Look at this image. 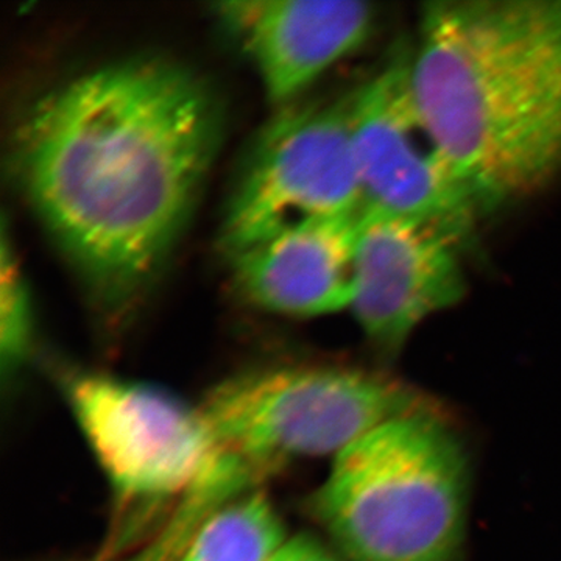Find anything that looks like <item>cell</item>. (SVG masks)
Here are the masks:
<instances>
[{"label":"cell","mask_w":561,"mask_h":561,"mask_svg":"<svg viewBox=\"0 0 561 561\" xmlns=\"http://www.w3.org/2000/svg\"><path fill=\"white\" fill-rule=\"evenodd\" d=\"M468 471L435 412L391 420L334 457L313 507L351 561H456Z\"/></svg>","instance_id":"cell-3"},{"label":"cell","mask_w":561,"mask_h":561,"mask_svg":"<svg viewBox=\"0 0 561 561\" xmlns=\"http://www.w3.org/2000/svg\"><path fill=\"white\" fill-rule=\"evenodd\" d=\"M360 217L308 221L231 256L243 297L297 319L350 309Z\"/></svg>","instance_id":"cell-10"},{"label":"cell","mask_w":561,"mask_h":561,"mask_svg":"<svg viewBox=\"0 0 561 561\" xmlns=\"http://www.w3.org/2000/svg\"><path fill=\"white\" fill-rule=\"evenodd\" d=\"M354 105L356 90L283 106L264 128L225 213L221 245L230 257L308 221L364 213Z\"/></svg>","instance_id":"cell-5"},{"label":"cell","mask_w":561,"mask_h":561,"mask_svg":"<svg viewBox=\"0 0 561 561\" xmlns=\"http://www.w3.org/2000/svg\"><path fill=\"white\" fill-rule=\"evenodd\" d=\"M411 87L482 210L561 175V0L427 3Z\"/></svg>","instance_id":"cell-2"},{"label":"cell","mask_w":561,"mask_h":561,"mask_svg":"<svg viewBox=\"0 0 561 561\" xmlns=\"http://www.w3.org/2000/svg\"><path fill=\"white\" fill-rule=\"evenodd\" d=\"M271 561H339L320 541L308 535L287 537Z\"/></svg>","instance_id":"cell-13"},{"label":"cell","mask_w":561,"mask_h":561,"mask_svg":"<svg viewBox=\"0 0 561 561\" xmlns=\"http://www.w3.org/2000/svg\"><path fill=\"white\" fill-rule=\"evenodd\" d=\"M465 242L430 221L362 213L350 309L379 350L397 354L427 317L461 300Z\"/></svg>","instance_id":"cell-8"},{"label":"cell","mask_w":561,"mask_h":561,"mask_svg":"<svg viewBox=\"0 0 561 561\" xmlns=\"http://www.w3.org/2000/svg\"><path fill=\"white\" fill-rule=\"evenodd\" d=\"M220 125L208 84L153 57L81 73L25 114L14 144L22 187L101 308H127L160 268Z\"/></svg>","instance_id":"cell-1"},{"label":"cell","mask_w":561,"mask_h":561,"mask_svg":"<svg viewBox=\"0 0 561 561\" xmlns=\"http://www.w3.org/2000/svg\"><path fill=\"white\" fill-rule=\"evenodd\" d=\"M32 341L31 298L3 228L0 251V362L3 376L20 370L31 353Z\"/></svg>","instance_id":"cell-12"},{"label":"cell","mask_w":561,"mask_h":561,"mask_svg":"<svg viewBox=\"0 0 561 561\" xmlns=\"http://www.w3.org/2000/svg\"><path fill=\"white\" fill-rule=\"evenodd\" d=\"M66 398L111 489L127 504H183L216 465L201 408L160 387L79 373L66 383Z\"/></svg>","instance_id":"cell-6"},{"label":"cell","mask_w":561,"mask_h":561,"mask_svg":"<svg viewBox=\"0 0 561 561\" xmlns=\"http://www.w3.org/2000/svg\"><path fill=\"white\" fill-rule=\"evenodd\" d=\"M216 445L257 483L302 457H334L368 432L431 412L404 383L351 368H260L224 379L198 405Z\"/></svg>","instance_id":"cell-4"},{"label":"cell","mask_w":561,"mask_h":561,"mask_svg":"<svg viewBox=\"0 0 561 561\" xmlns=\"http://www.w3.org/2000/svg\"><path fill=\"white\" fill-rule=\"evenodd\" d=\"M354 150L364 213L430 221L468 241L482 213L432 139L413 101L411 50L356 90Z\"/></svg>","instance_id":"cell-7"},{"label":"cell","mask_w":561,"mask_h":561,"mask_svg":"<svg viewBox=\"0 0 561 561\" xmlns=\"http://www.w3.org/2000/svg\"><path fill=\"white\" fill-rule=\"evenodd\" d=\"M214 11L280 108L359 49L376 20L370 3L356 0H232Z\"/></svg>","instance_id":"cell-9"},{"label":"cell","mask_w":561,"mask_h":561,"mask_svg":"<svg viewBox=\"0 0 561 561\" xmlns=\"http://www.w3.org/2000/svg\"><path fill=\"white\" fill-rule=\"evenodd\" d=\"M286 540L278 512L254 490L210 513L172 561H271Z\"/></svg>","instance_id":"cell-11"}]
</instances>
